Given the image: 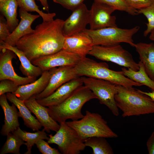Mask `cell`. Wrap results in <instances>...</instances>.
I'll return each mask as SVG.
<instances>
[{
	"label": "cell",
	"mask_w": 154,
	"mask_h": 154,
	"mask_svg": "<svg viewBox=\"0 0 154 154\" xmlns=\"http://www.w3.org/2000/svg\"><path fill=\"white\" fill-rule=\"evenodd\" d=\"M64 22L59 19L43 21L33 32L19 39L16 46L31 62L59 51L63 49L65 38L62 30Z\"/></svg>",
	"instance_id": "6da1fadb"
},
{
	"label": "cell",
	"mask_w": 154,
	"mask_h": 154,
	"mask_svg": "<svg viewBox=\"0 0 154 154\" xmlns=\"http://www.w3.org/2000/svg\"><path fill=\"white\" fill-rule=\"evenodd\" d=\"M94 99L96 98L92 92L85 86L82 85L61 103L47 107V110L52 118L60 123L69 119L77 120L84 116L81 112L84 105Z\"/></svg>",
	"instance_id": "7a4b0ae2"
},
{
	"label": "cell",
	"mask_w": 154,
	"mask_h": 154,
	"mask_svg": "<svg viewBox=\"0 0 154 154\" xmlns=\"http://www.w3.org/2000/svg\"><path fill=\"white\" fill-rule=\"evenodd\" d=\"M117 86L115 98L123 117L154 113V101L149 96L133 87Z\"/></svg>",
	"instance_id": "3957f363"
},
{
	"label": "cell",
	"mask_w": 154,
	"mask_h": 154,
	"mask_svg": "<svg viewBox=\"0 0 154 154\" xmlns=\"http://www.w3.org/2000/svg\"><path fill=\"white\" fill-rule=\"evenodd\" d=\"M75 68L79 76L102 79L126 88L143 85L125 76L121 71H117L110 69L106 63L98 62L86 57L82 58Z\"/></svg>",
	"instance_id": "277c9868"
},
{
	"label": "cell",
	"mask_w": 154,
	"mask_h": 154,
	"mask_svg": "<svg viewBox=\"0 0 154 154\" xmlns=\"http://www.w3.org/2000/svg\"><path fill=\"white\" fill-rule=\"evenodd\" d=\"M66 123L76 130L84 141L88 138L93 137L105 138L118 137L100 114L91 113L88 110L86 111L85 115L80 119L66 121Z\"/></svg>",
	"instance_id": "5b68a950"
},
{
	"label": "cell",
	"mask_w": 154,
	"mask_h": 154,
	"mask_svg": "<svg viewBox=\"0 0 154 154\" xmlns=\"http://www.w3.org/2000/svg\"><path fill=\"white\" fill-rule=\"evenodd\" d=\"M139 28L137 26L130 29L110 27L95 30L86 29L82 32L89 36L94 45L108 46L124 42L134 47L133 37Z\"/></svg>",
	"instance_id": "8992f818"
},
{
	"label": "cell",
	"mask_w": 154,
	"mask_h": 154,
	"mask_svg": "<svg viewBox=\"0 0 154 154\" xmlns=\"http://www.w3.org/2000/svg\"><path fill=\"white\" fill-rule=\"evenodd\" d=\"M60 124V128L56 133L54 135L51 134L48 135L47 142L49 144H56L61 154H80L86 147L84 141L66 122Z\"/></svg>",
	"instance_id": "52a82bcc"
},
{
	"label": "cell",
	"mask_w": 154,
	"mask_h": 154,
	"mask_svg": "<svg viewBox=\"0 0 154 154\" xmlns=\"http://www.w3.org/2000/svg\"><path fill=\"white\" fill-rule=\"evenodd\" d=\"M84 85L90 89L100 103L106 106L116 116L119 115L115 98L117 92V85L105 80L83 76L80 77Z\"/></svg>",
	"instance_id": "ba28073f"
},
{
	"label": "cell",
	"mask_w": 154,
	"mask_h": 154,
	"mask_svg": "<svg viewBox=\"0 0 154 154\" xmlns=\"http://www.w3.org/2000/svg\"><path fill=\"white\" fill-rule=\"evenodd\" d=\"M88 54L98 59L111 62L135 71L139 69L138 63L135 62L132 55L119 44L108 46L94 45Z\"/></svg>",
	"instance_id": "9c48e42d"
},
{
	"label": "cell",
	"mask_w": 154,
	"mask_h": 154,
	"mask_svg": "<svg viewBox=\"0 0 154 154\" xmlns=\"http://www.w3.org/2000/svg\"><path fill=\"white\" fill-rule=\"evenodd\" d=\"M82 58L78 54L62 49L54 53L40 57L31 62L44 71L58 67L75 66Z\"/></svg>",
	"instance_id": "30bf717a"
},
{
	"label": "cell",
	"mask_w": 154,
	"mask_h": 154,
	"mask_svg": "<svg viewBox=\"0 0 154 154\" xmlns=\"http://www.w3.org/2000/svg\"><path fill=\"white\" fill-rule=\"evenodd\" d=\"M115 11L106 4L94 1L90 10V29L95 30L107 27H117L116 17L112 15Z\"/></svg>",
	"instance_id": "8fae6325"
},
{
	"label": "cell",
	"mask_w": 154,
	"mask_h": 154,
	"mask_svg": "<svg viewBox=\"0 0 154 154\" xmlns=\"http://www.w3.org/2000/svg\"><path fill=\"white\" fill-rule=\"evenodd\" d=\"M52 73L48 84L41 93L35 96L36 100L46 97L65 83L80 76L73 66H64L51 69Z\"/></svg>",
	"instance_id": "7c38bea8"
},
{
	"label": "cell",
	"mask_w": 154,
	"mask_h": 154,
	"mask_svg": "<svg viewBox=\"0 0 154 154\" xmlns=\"http://www.w3.org/2000/svg\"><path fill=\"white\" fill-rule=\"evenodd\" d=\"M0 50V81L10 80L19 86L31 83L36 80L37 77H23L18 75L15 72L12 63L13 59L16 58L17 55L8 49L2 48Z\"/></svg>",
	"instance_id": "4fadbf2b"
},
{
	"label": "cell",
	"mask_w": 154,
	"mask_h": 154,
	"mask_svg": "<svg viewBox=\"0 0 154 154\" xmlns=\"http://www.w3.org/2000/svg\"><path fill=\"white\" fill-rule=\"evenodd\" d=\"M72 12L63 24L62 30L65 37L82 32L89 24L90 10L85 4L83 3Z\"/></svg>",
	"instance_id": "5bb4252c"
},
{
	"label": "cell",
	"mask_w": 154,
	"mask_h": 154,
	"mask_svg": "<svg viewBox=\"0 0 154 154\" xmlns=\"http://www.w3.org/2000/svg\"><path fill=\"white\" fill-rule=\"evenodd\" d=\"M83 84L81 78L78 77L63 84L48 96L36 100L39 104L45 107L56 105L66 99Z\"/></svg>",
	"instance_id": "9a60e30c"
},
{
	"label": "cell",
	"mask_w": 154,
	"mask_h": 154,
	"mask_svg": "<svg viewBox=\"0 0 154 154\" xmlns=\"http://www.w3.org/2000/svg\"><path fill=\"white\" fill-rule=\"evenodd\" d=\"M94 45L89 36L83 32L65 37L63 49L80 56L86 57Z\"/></svg>",
	"instance_id": "2e32d148"
},
{
	"label": "cell",
	"mask_w": 154,
	"mask_h": 154,
	"mask_svg": "<svg viewBox=\"0 0 154 154\" xmlns=\"http://www.w3.org/2000/svg\"><path fill=\"white\" fill-rule=\"evenodd\" d=\"M24 103L31 112L35 116L46 132L49 133L51 131L56 132L58 131L60 128V125L50 116L47 107L38 102L35 96L24 101Z\"/></svg>",
	"instance_id": "e0dca14e"
},
{
	"label": "cell",
	"mask_w": 154,
	"mask_h": 154,
	"mask_svg": "<svg viewBox=\"0 0 154 154\" xmlns=\"http://www.w3.org/2000/svg\"><path fill=\"white\" fill-rule=\"evenodd\" d=\"M19 16L21 21L18 25L4 41L9 45L15 46L18 41L24 36L33 32L34 29L31 27L32 23L39 18V15H33L20 8Z\"/></svg>",
	"instance_id": "ac0fdd59"
},
{
	"label": "cell",
	"mask_w": 154,
	"mask_h": 154,
	"mask_svg": "<svg viewBox=\"0 0 154 154\" xmlns=\"http://www.w3.org/2000/svg\"><path fill=\"white\" fill-rule=\"evenodd\" d=\"M52 73L51 70L43 71L40 76L35 81L19 86L14 94L19 99L25 101L31 97L39 94L46 88Z\"/></svg>",
	"instance_id": "d6986e66"
},
{
	"label": "cell",
	"mask_w": 154,
	"mask_h": 154,
	"mask_svg": "<svg viewBox=\"0 0 154 154\" xmlns=\"http://www.w3.org/2000/svg\"><path fill=\"white\" fill-rule=\"evenodd\" d=\"M6 94L0 96V105L4 112V124L0 132L3 136H7L13 132L19 127V111L16 106L13 103L10 106L7 102Z\"/></svg>",
	"instance_id": "ffe728a7"
},
{
	"label": "cell",
	"mask_w": 154,
	"mask_h": 154,
	"mask_svg": "<svg viewBox=\"0 0 154 154\" xmlns=\"http://www.w3.org/2000/svg\"><path fill=\"white\" fill-rule=\"evenodd\" d=\"M6 96L7 100L12 103L14 104L18 109L19 117L23 119L24 125L33 131H38L42 126L38 120L33 116L31 112L25 105L24 101L21 100L13 93H7Z\"/></svg>",
	"instance_id": "44dd1931"
},
{
	"label": "cell",
	"mask_w": 154,
	"mask_h": 154,
	"mask_svg": "<svg viewBox=\"0 0 154 154\" xmlns=\"http://www.w3.org/2000/svg\"><path fill=\"white\" fill-rule=\"evenodd\" d=\"M6 48L15 52L21 63L19 68L22 73L27 77H37L42 74L43 71L38 66L33 65L25 54L16 46H13L0 40V49Z\"/></svg>",
	"instance_id": "7402d4cb"
},
{
	"label": "cell",
	"mask_w": 154,
	"mask_h": 154,
	"mask_svg": "<svg viewBox=\"0 0 154 154\" xmlns=\"http://www.w3.org/2000/svg\"><path fill=\"white\" fill-rule=\"evenodd\" d=\"M134 47L139 56V58L144 66L149 78L154 82V44L139 42Z\"/></svg>",
	"instance_id": "603a6c76"
},
{
	"label": "cell",
	"mask_w": 154,
	"mask_h": 154,
	"mask_svg": "<svg viewBox=\"0 0 154 154\" xmlns=\"http://www.w3.org/2000/svg\"><path fill=\"white\" fill-rule=\"evenodd\" d=\"M18 6L16 0H6L0 3L1 13L6 19L10 33L19 24V20L17 18Z\"/></svg>",
	"instance_id": "cb8c5ba5"
},
{
	"label": "cell",
	"mask_w": 154,
	"mask_h": 154,
	"mask_svg": "<svg viewBox=\"0 0 154 154\" xmlns=\"http://www.w3.org/2000/svg\"><path fill=\"white\" fill-rule=\"evenodd\" d=\"M139 70L135 71L130 68L127 69L125 67L121 68V71L125 76L134 81L145 85L154 91V82L149 77L147 73L143 64L140 61L138 62Z\"/></svg>",
	"instance_id": "d4e9b609"
},
{
	"label": "cell",
	"mask_w": 154,
	"mask_h": 154,
	"mask_svg": "<svg viewBox=\"0 0 154 154\" xmlns=\"http://www.w3.org/2000/svg\"><path fill=\"white\" fill-rule=\"evenodd\" d=\"M43 128L41 131H38L35 133H30L21 130L19 127L16 130L12 132L16 134L26 142L27 151L24 154H31L32 147L39 139H42L48 140L49 137L45 132Z\"/></svg>",
	"instance_id": "484cf974"
},
{
	"label": "cell",
	"mask_w": 154,
	"mask_h": 154,
	"mask_svg": "<svg viewBox=\"0 0 154 154\" xmlns=\"http://www.w3.org/2000/svg\"><path fill=\"white\" fill-rule=\"evenodd\" d=\"M86 146L92 149V154H113L112 149L105 139L101 137H93L88 138L84 141Z\"/></svg>",
	"instance_id": "4316f807"
},
{
	"label": "cell",
	"mask_w": 154,
	"mask_h": 154,
	"mask_svg": "<svg viewBox=\"0 0 154 154\" xmlns=\"http://www.w3.org/2000/svg\"><path fill=\"white\" fill-rule=\"evenodd\" d=\"M7 136L6 140L0 150V154H20V147L25 145V142L13 133H11Z\"/></svg>",
	"instance_id": "83f0119b"
},
{
	"label": "cell",
	"mask_w": 154,
	"mask_h": 154,
	"mask_svg": "<svg viewBox=\"0 0 154 154\" xmlns=\"http://www.w3.org/2000/svg\"><path fill=\"white\" fill-rule=\"evenodd\" d=\"M18 6L26 11L36 12L42 18L43 21H53L56 16L55 13H44L39 9L35 0H16Z\"/></svg>",
	"instance_id": "f1b7e54d"
},
{
	"label": "cell",
	"mask_w": 154,
	"mask_h": 154,
	"mask_svg": "<svg viewBox=\"0 0 154 154\" xmlns=\"http://www.w3.org/2000/svg\"><path fill=\"white\" fill-rule=\"evenodd\" d=\"M100 2L110 6L115 10L127 12L132 15L139 14L137 10L130 6L124 0H94Z\"/></svg>",
	"instance_id": "f546056e"
},
{
	"label": "cell",
	"mask_w": 154,
	"mask_h": 154,
	"mask_svg": "<svg viewBox=\"0 0 154 154\" xmlns=\"http://www.w3.org/2000/svg\"><path fill=\"white\" fill-rule=\"evenodd\" d=\"M137 11L139 14L143 15L147 19V28L143 33V36L146 37L154 29V2L146 8L137 10Z\"/></svg>",
	"instance_id": "4dcf8cb0"
},
{
	"label": "cell",
	"mask_w": 154,
	"mask_h": 154,
	"mask_svg": "<svg viewBox=\"0 0 154 154\" xmlns=\"http://www.w3.org/2000/svg\"><path fill=\"white\" fill-rule=\"evenodd\" d=\"M19 86L13 81L9 79L0 81V96L7 93H14L17 90Z\"/></svg>",
	"instance_id": "1f68e13d"
},
{
	"label": "cell",
	"mask_w": 154,
	"mask_h": 154,
	"mask_svg": "<svg viewBox=\"0 0 154 154\" xmlns=\"http://www.w3.org/2000/svg\"><path fill=\"white\" fill-rule=\"evenodd\" d=\"M42 139H39L35 144L39 151L42 154H61L57 149L51 147L48 142Z\"/></svg>",
	"instance_id": "d6a6232c"
},
{
	"label": "cell",
	"mask_w": 154,
	"mask_h": 154,
	"mask_svg": "<svg viewBox=\"0 0 154 154\" xmlns=\"http://www.w3.org/2000/svg\"><path fill=\"white\" fill-rule=\"evenodd\" d=\"M85 0H53L65 8L73 11L83 3Z\"/></svg>",
	"instance_id": "836d02e7"
},
{
	"label": "cell",
	"mask_w": 154,
	"mask_h": 154,
	"mask_svg": "<svg viewBox=\"0 0 154 154\" xmlns=\"http://www.w3.org/2000/svg\"><path fill=\"white\" fill-rule=\"evenodd\" d=\"M131 7L137 10L145 8L154 2V0H124Z\"/></svg>",
	"instance_id": "e575fe53"
},
{
	"label": "cell",
	"mask_w": 154,
	"mask_h": 154,
	"mask_svg": "<svg viewBox=\"0 0 154 154\" xmlns=\"http://www.w3.org/2000/svg\"><path fill=\"white\" fill-rule=\"evenodd\" d=\"M8 25L4 17L1 14L0 16V40L4 41L9 36L11 33L9 32Z\"/></svg>",
	"instance_id": "d590c367"
},
{
	"label": "cell",
	"mask_w": 154,
	"mask_h": 154,
	"mask_svg": "<svg viewBox=\"0 0 154 154\" xmlns=\"http://www.w3.org/2000/svg\"><path fill=\"white\" fill-rule=\"evenodd\" d=\"M146 145L149 154H154V131L147 140Z\"/></svg>",
	"instance_id": "8d00e7d4"
},
{
	"label": "cell",
	"mask_w": 154,
	"mask_h": 154,
	"mask_svg": "<svg viewBox=\"0 0 154 154\" xmlns=\"http://www.w3.org/2000/svg\"><path fill=\"white\" fill-rule=\"evenodd\" d=\"M39 1L44 8V9L47 12L49 11V5L47 0H37Z\"/></svg>",
	"instance_id": "74e56055"
},
{
	"label": "cell",
	"mask_w": 154,
	"mask_h": 154,
	"mask_svg": "<svg viewBox=\"0 0 154 154\" xmlns=\"http://www.w3.org/2000/svg\"><path fill=\"white\" fill-rule=\"evenodd\" d=\"M137 90L138 91L149 96L154 101V91L152 90L151 92H146L139 89Z\"/></svg>",
	"instance_id": "f35d334b"
},
{
	"label": "cell",
	"mask_w": 154,
	"mask_h": 154,
	"mask_svg": "<svg viewBox=\"0 0 154 154\" xmlns=\"http://www.w3.org/2000/svg\"><path fill=\"white\" fill-rule=\"evenodd\" d=\"M149 38L151 40L154 41V29L150 33Z\"/></svg>",
	"instance_id": "ab89813d"
},
{
	"label": "cell",
	"mask_w": 154,
	"mask_h": 154,
	"mask_svg": "<svg viewBox=\"0 0 154 154\" xmlns=\"http://www.w3.org/2000/svg\"><path fill=\"white\" fill-rule=\"evenodd\" d=\"M6 0H0V3L3 2Z\"/></svg>",
	"instance_id": "60d3db41"
}]
</instances>
